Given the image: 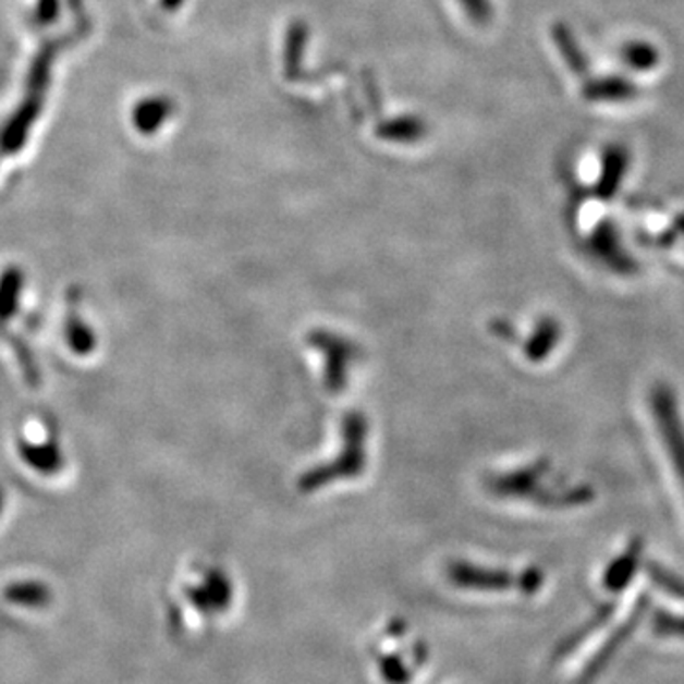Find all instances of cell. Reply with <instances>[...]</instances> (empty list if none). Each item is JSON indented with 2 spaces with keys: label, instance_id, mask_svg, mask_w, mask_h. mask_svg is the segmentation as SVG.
Here are the masks:
<instances>
[{
  "label": "cell",
  "instance_id": "18",
  "mask_svg": "<svg viewBox=\"0 0 684 684\" xmlns=\"http://www.w3.org/2000/svg\"><path fill=\"white\" fill-rule=\"evenodd\" d=\"M306 40H308V27L305 23H293L288 40H285V75L288 78H297L301 73V61L305 56Z\"/></svg>",
  "mask_w": 684,
  "mask_h": 684
},
{
  "label": "cell",
  "instance_id": "5",
  "mask_svg": "<svg viewBox=\"0 0 684 684\" xmlns=\"http://www.w3.org/2000/svg\"><path fill=\"white\" fill-rule=\"evenodd\" d=\"M647 609V597H640L637 604L633 607L632 612L627 614L624 622L618 625L614 632L610 633L609 639L602 643L599 650H597V655L594 656V660L588 663V668L584 670L581 679H578V684H589L594 679L601 673L604 668H607V663L612 660V656L616 655L618 648L624 645L627 637L632 635L633 630H635V625L639 624L640 616H643V612Z\"/></svg>",
  "mask_w": 684,
  "mask_h": 684
},
{
  "label": "cell",
  "instance_id": "4",
  "mask_svg": "<svg viewBox=\"0 0 684 684\" xmlns=\"http://www.w3.org/2000/svg\"><path fill=\"white\" fill-rule=\"evenodd\" d=\"M632 166V155L620 143H610L601 152L597 173L596 194L601 200H612L627 178Z\"/></svg>",
  "mask_w": 684,
  "mask_h": 684
},
{
  "label": "cell",
  "instance_id": "13",
  "mask_svg": "<svg viewBox=\"0 0 684 684\" xmlns=\"http://www.w3.org/2000/svg\"><path fill=\"white\" fill-rule=\"evenodd\" d=\"M559 341H561V326H559V321L555 318H551V316H543L536 323L533 335L525 344V356H527L528 362L540 364L546 357L550 356L553 349L558 346Z\"/></svg>",
  "mask_w": 684,
  "mask_h": 684
},
{
  "label": "cell",
  "instance_id": "15",
  "mask_svg": "<svg viewBox=\"0 0 684 684\" xmlns=\"http://www.w3.org/2000/svg\"><path fill=\"white\" fill-rule=\"evenodd\" d=\"M620 58L622 63L637 73H648L660 65V50L652 42L640 38L627 40L620 50Z\"/></svg>",
  "mask_w": 684,
  "mask_h": 684
},
{
  "label": "cell",
  "instance_id": "2",
  "mask_svg": "<svg viewBox=\"0 0 684 684\" xmlns=\"http://www.w3.org/2000/svg\"><path fill=\"white\" fill-rule=\"evenodd\" d=\"M650 413L656 420L663 449L684 489V423L679 411L677 395L668 384H656L648 394Z\"/></svg>",
  "mask_w": 684,
  "mask_h": 684
},
{
  "label": "cell",
  "instance_id": "10",
  "mask_svg": "<svg viewBox=\"0 0 684 684\" xmlns=\"http://www.w3.org/2000/svg\"><path fill=\"white\" fill-rule=\"evenodd\" d=\"M551 40L555 45L561 60L565 61L569 71H573L574 75L581 76V78H588L589 76V60L584 48H582L581 40L566 23L558 22L553 23L551 27Z\"/></svg>",
  "mask_w": 684,
  "mask_h": 684
},
{
  "label": "cell",
  "instance_id": "14",
  "mask_svg": "<svg viewBox=\"0 0 684 684\" xmlns=\"http://www.w3.org/2000/svg\"><path fill=\"white\" fill-rule=\"evenodd\" d=\"M63 337H65L69 350H71L75 356H89V354H94V350H96V331H94V328L88 326L78 314H69L68 320H65V328H63Z\"/></svg>",
  "mask_w": 684,
  "mask_h": 684
},
{
  "label": "cell",
  "instance_id": "1",
  "mask_svg": "<svg viewBox=\"0 0 684 684\" xmlns=\"http://www.w3.org/2000/svg\"><path fill=\"white\" fill-rule=\"evenodd\" d=\"M550 472V461H538L527 468L517 469L513 474L500 476L492 481V489L500 497H517V499L535 500L536 504L555 510L578 508L591 504L596 500V489L591 485H573L563 491L542 489V479Z\"/></svg>",
  "mask_w": 684,
  "mask_h": 684
},
{
  "label": "cell",
  "instance_id": "17",
  "mask_svg": "<svg viewBox=\"0 0 684 684\" xmlns=\"http://www.w3.org/2000/svg\"><path fill=\"white\" fill-rule=\"evenodd\" d=\"M614 612H616V604H614V602L602 604L601 609L597 610L596 614H594V618H589L586 625L578 627L576 632L571 633V635L561 643V647L558 648V658H565V656L573 655L574 650L581 647L584 640L589 639L594 633L599 632L602 625L609 624V620L614 616Z\"/></svg>",
  "mask_w": 684,
  "mask_h": 684
},
{
  "label": "cell",
  "instance_id": "6",
  "mask_svg": "<svg viewBox=\"0 0 684 684\" xmlns=\"http://www.w3.org/2000/svg\"><path fill=\"white\" fill-rule=\"evenodd\" d=\"M639 94V86L622 75H589L582 86V96L589 103H627Z\"/></svg>",
  "mask_w": 684,
  "mask_h": 684
},
{
  "label": "cell",
  "instance_id": "12",
  "mask_svg": "<svg viewBox=\"0 0 684 684\" xmlns=\"http://www.w3.org/2000/svg\"><path fill=\"white\" fill-rule=\"evenodd\" d=\"M25 274L20 267H7L0 272V328L20 313Z\"/></svg>",
  "mask_w": 684,
  "mask_h": 684
},
{
  "label": "cell",
  "instance_id": "11",
  "mask_svg": "<svg viewBox=\"0 0 684 684\" xmlns=\"http://www.w3.org/2000/svg\"><path fill=\"white\" fill-rule=\"evenodd\" d=\"M375 134L382 142L415 145L425 139L428 134V124L417 114H402V117L379 122L375 127Z\"/></svg>",
  "mask_w": 684,
  "mask_h": 684
},
{
  "label": "cell",
  "instance_id": "24",
  "mask_svg": "<svg viewBox=\"0 0 684 684\" xmlns=\"http://www.w3.org/2000/svg\"><path fill=\"white\" fill-rule=\"evenodd\" d=\"M671 231L675 232V236H677V239H683L684 242V213H681V216L673 219Z\"/></svg>",
  "mask_w": 684,
  "mask_h": 684
},
{
  "label": "cell",
  "instance_id": "25",
  "mask_svg": "<svg viewBox=\"0 0 684 684\" xmlns=\"http://www.w3.org/2000/svg\"><path fill=\"white\" fill-rule=\"evenodd\" d=\"M183 4H185V0H162V7H164L166 10H170V12L178 10V8L183 7Z\"/></svg>",
  "mask_w": 684,
  "mask_h": 684
},
{
  "label": "cell",
  "instance_id": "23",
  "mask_svg": "<svg viewBox=\"0 0 684 684\" xmlns=\"http://www.w3.org/2000/svg\"><path fill=\"white\" fill-rule=\"evenodd\" d=\"M58 8V2L56 0H40V12H38V17L42 20V22H50L52 20L53 10Z\"/></svg>",
  "mask_w": 684,
  "mask_h": 684
},
{
  "label": "cell",
  "instance_id": "3",
  "mask_svg": "<svg viewBox=\"0 0 684 684\" xmlns=\"http://www.w3.org/2000/svg\"><path fill=\"white\" fill-rule=\"evenodd\" d=\"M586 247L597 262H601L616 274L632 276L637 272V262L625 249L624 240L620 236L616 224L610 219H602L594 227Z\"/></svg>",
  "mask_w": 684,
  "mask_h": 684
},
{
  "label": "cell",
  "instance_id": "22",
  "mask_svg": "<svg viewBox=\"0 0 684 684\" xmlns=\"http://www.w3.org/2000/svg\"><path fill=\"white\" fill-rule=\"evenodd\" d=\"M655 630L662 635H684V618L658 614L655 620Z\"/></svg>",
  "mask_w": 684,
  "mask_h": 684
},
{
  "label": "cell",
  "instance_id": "9",
  "mask_svg": "<svg viewBox=\"0 0 684 684\" xmlns=\"http://www.w3.org/2000/svg\"><path fill=\"white\" fill-rule=\"evenodd\" d=\"M640 555H643V540L640 538H633L632 542L627 543L624 553H620L602 574V586L604 589H609L610 594H620L624 591L630 582L633 581V576L639 569Z\"/></svg>",
  "mask_w": 684,
  "mask_h": 684
},
{
  "label": "cell",
  "instance_id": "20",
  "mask_svg": "<svg viewBox=\"0 0 684 684\" xmlns=\"http://www.w3.org/2000/svg\"><path fill=\"white\" fill-rule=\"evenodd\" d=\"M462 10L468 15L469 22L477 27H485L494 17V4L492 0H459Z\"/></svg>",
  "mask_w": 684,
  "mask_h": 684
},
{
  "label": "cell",
  "instance_id": "7",
  "mask_svg": "<svg viewBox=\"0 0 684 684\" xmlns=\"http://www.w3.org/2000/svg\"><path fill=\"white\" fill-rule=\"evenodd\" d=\"M20 459L25 462L27 468L33 469L38 476H58L65 468V454L58 441H33V439H20L17 443Z\"/></svg>",
  "mask_w": 684,
  "mask_h": 684
},
{
  "label": "cell",
  "instance_id": "8",
  "mask_svg": "<svg viewBox=\"0 0 684 684\" xmlns=\"http://www.w3.org/2000/svg\"><path fill=\"white\" fill-rule=\"evenodd\" d=\"M175 114V101L168 96H150L135 103L132 124L143 135L157 134Z\"/></svg>",
  "mask_w": 684,
  "mask_h": 684
},
{
  "label": "cell",
  "instance_id": "16",
  "mask_svg": "<svg viewBox=\"0 0 684 684\" xmlns=\"http://www.w3.org/2000/svg\"><path fill=\"white\" fill-rule=\"evenodd\" d=\"M7 601L20 607H30V609H40L52 601V589L48 588L42 582H14L4 589Z\"/></svg>",
  "mask_w": 684,
  "mask_h": 684
},
{
  "label": "cell",
  "instance_id": "21",
  "mask_svg": "<svg viewBox=\"0 0 684 684\" xmlns=\"http://www.w3.org/2000/svg\"><path fill=\"white\" fill-rule=\"evenodd\" d=\"M14 354L20 359V367H22L23 377L27 380L29 387H38V380H40V372H38L37 362L30 354L27 346L23 342H14Z\"/></svg>",
  "mask_w": 684,
  "mask_h": 684
},
{
  "label": "cell",
  "instance_id": "26",
  "mask_svg": "<svg viewBox=\"0 0 684 684\" xmlns=\"http://www.w3.org/2000/svg\"><path fill=\"white\" fill-rule=\"evenodd\" d=\"M4 508H7V492L2 489V485H0V517H2V512H4Z\"/></svg>",
  "mask_w": 684,
  "mask_h": 684
},
{
  "label": "cell",
  "instance_id": "19",
  "mask_svg": "<svg viewBox=\"0 0 684 684\" xmlns=\"http://www.w3.org/2000/svg\"><path fill=\"white\" fill-rule=\"evenodd\" d=\"M647 573L652 582H655L658 588L668 591L670 596L677 597L684 601V581L679 578L677 574L671 573L665 566L658 565V563H648Z\"/></svg>",
  "mask_w": 684,
  "mask_h": 684
}]
</instances>
